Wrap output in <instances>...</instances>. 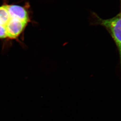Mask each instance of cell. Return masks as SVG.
I'll use <instances>...</instances> for the list:
<instances>
[{"mask_svg":"<svg viewBox=\"0 0 121 121\" xmlns=\"http://www.w3.org/2000/svg\"><path fill=\"white\" fill-rule=\"evenodd\" d=\"M97 22L104 26L113 38L119 51L121 67V12L112 18L103 19L96 14Z\"/></svg>","mask_w":121,"mask_h":121,"instance_id":"1","label":"cell"},{"mask_svg":"<svg viewBox=\"0 0 121 121\" xmlns=\"http://www.w3.org/2000/svg\"><path fill=\"white\" fill-rule=\"evenodd\" d=\"M10 17L8 12L7 5L0 6V23L6 27Z\"/></svg>","mask_w":121,"mask_h":121,"instance_id":"4","label":"cell"},{"mask_svg":"<svg viewBox=\"0 0 121 121\" xmlns=\"http://www.w3.org/2000/svg\"><path fill=\"white\" fill-rule=\"evenodd\" d=\"M27 24L19 20L10 18L6 26L7 37L12 39L17 38L23 31Z\"/></svg>","mask_w":121,"mask_h":121,"instance_id":"2","label":"cell"},{"mask_svg":"<svg viewBox=\"0 0 121 121\" xmlns=\"http://www.w3.org/2000/svg\"><path fill=\"white\" fill-rule=\"evenodd\" d=\"M120 0V3H121V0Z\"/></svg>","mask_w":121,"mask_h":121,"instance_id":"6","label":"cell"},{"mask_svg":"<svg viewBox=\"0 0 121 121\" xmlns=\"http://www.w3.org/2000/svg\"><path fill=\"white\" fill-rule=\"evenodd\" d=\"M7 6L11 18L19 20L27 23L29 22L28 13L24 7L18 5H7Z\"/></svg>","mask_w":121,"mask_h":121,"instance_id":"3","label":"cell"},{"mask_svg":"<svg viewBox=\"0 0 121 121\" xmlns=\"http://www.w3.org/2000/svg\"><path fill=\"white\" fill-rule=\"evenodd\" d=\"M7 33L6 27L0 23V39L6 38Z\"/></svg>","mask_w":121,"mask_h":121,"instance_id":"5","label":"cell"}]
</instances>
